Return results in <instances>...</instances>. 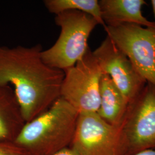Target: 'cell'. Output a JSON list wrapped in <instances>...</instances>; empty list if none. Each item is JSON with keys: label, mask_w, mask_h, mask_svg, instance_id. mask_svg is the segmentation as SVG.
Instances as JSON below:
<instances>
[{"label": "cell", "mask_w": 155, "mask_h": 155, "mask_svg": "<svg viewBox=\"0 0 155 155\" xmlns=\"http://www.w3.org/2000/svg\"><path fill=\"white\" fill-rule=\"evenodd\" d=\"M151 4H152L153 12L154 13V16L155 17V0H151Z\"/></svg>", "instance_id": "16"}, {"label": "cell", "mask_w": 155, "mask_h": 155, "mask_svg": "<svg viewBox=\"0 0 155 155\" xmlns=\"http://www.w3.org/2000/svg\"><path fill=\"white\" fill-rule=\"evenodd\" d=\"M0 155H29L15 142L0 141Z\"/></svg>", "instance_id": "13"}, {"label": "cell", "mask_w": 155, "mask_h": 155, "mask_svg": "<svg viewBox=\"0 0 155 155\" xmlns=\"http://www.w3.org/2000/svg\"><path fill=\"white\" fill-rule=\"evenodd\" d=\"M79 113L60 97L50 107L26 122L15 143L29 155H52L70 147Z\"/></svg>", "instance_id": "2"}, {"label": "cell", "mask_w": 155, "mask_h": 155, "mask_svg": "<svg viewBox=\"0 0 155 155\" xmlns=\"http://www.w3.org/2000/svg\"><path fill=\"white\" fill-rule=\"evenodd\" d=\"M1 46H0V49H1Z\"/></svg>", "instance_id": "17"}, {"label": "cell", "mask_w": 155, "mask_h": 155, "mask_svg": "<svg viewBox=\"0 0 155 155\" xmlns=\"http://www.w3.org/2000/svg\"><path fill=\"white\" fill-rule=\"evenodd\" d=\"M61 97L79 114L97 113L100 105V81L103 72L89 48L83 58L64 71Z\"/></svg>", "instance_id": "5"}, {"label": "cell", "mask_w": 155, "mask_h": 155, "mask_svg": "<svg viewBox=\"0 0 155 155\" xmlns=\"http://www.w3.org/2000/svg\"><path fill=\"white\" fill-rule=\"evenodd\" d=\"M44 4L48 11L56 15L69 11L83 12L94 17L104 28L105 27L98 0H45Z\"/></svg>", "instance_id": "12"}, {"label": "cell", "mask_w": 155, "mask_h": 155, "mask_svg": "<svg viewBox=\"0 0 155 155\" xmlns=\"http://www.w3.org/2000/svg\"><path fill=\"white\" fill-rule=\"evenodd\" d=\"M132 155H155V150L149 149L144 150Z\"/></svg>", "instance_id": "15"}, {"label": "cell", "mask_w": 155, "mask_h": 155, "mask_svg": "<svg viewBox=\"0 0 155 155\" xmlns=\"http://www.w3.org/2000/svg\"><path fill=\"white\" fill-rule=\"evenodd\" d=\"M93 54L102 72L111 78L129 104L147 83L108 36L93 51Z\"/></svg>", "instance_id": "8"}, {"label": "cell", "mask_w": 155, "mask_h": 155, "mask_svg": "<svg viewBox=\"0 0 155 155\" xmlns=\"http://www.w3.org/2000/svg\"><path fill=\"white\" fill-rule=\"evenodd\" d=\"M52 155H80L76 150L69 147L61 150Z\"/></svg>", "instance_id": "14"}, {"label": "cell", "mask_w": 155, "mask_h": 155, "mask_svg": "<svg viewBox=\"0 0 155 155\" xmlns=\"http://www.w3.org/2000/svg\"><path fill=\"white\" fill-rule=\"evenodd\" d=\"M55 21L61 28L60 35L54 45L42 51L41 56L48 66L64 71L86 54L89 37L99 24L91 16L77 11L59 13Z\"/></svg>", "instance_id": "3"}, {"label": "cell", "mask_w": 155, "mask_h": 155, "mask_svg": "<svg viewBox=\"0 0 155 155\" xmlns=\"http://www.w3.org/2000/svg\"><path fill=\"white\" fill-rule=\"evenodd\" d=\"M104 29L144 80L155 86V28L123 24Z\"/></svg>", "instance_id": "6"}, {"label": "cell", "mask_w": 155, "mask_h": 155, "mask_svg": "<svg viewBox=\"0 0 155 155\" xmlns=\"http://www.w3.org/2000/svg\"><path fill=\"white\" fill-rule=\"evenodd\" d=\"M146 4L144 0L99 1L102 18L106 26L133 24L155 28V21H150L143 15L142 8Z\"/></svg>", "instance_id": "9"}, {"label": "cell", "mask_w": 155, "mask_h": 155, "mask_svg": "<svg viewBox=\"0 0 155 155\" xmlns=\"http://www.w3.org/2000/svg\"><path fill=\"white\" fill-rule=\"evenodd\" d=\"M42 51L40 44L0 49V84L13 86L25 123L61 97L64 72L46 64Z\"/></svg>", "instance_id": "1"}, {"label": "cell", "mask_w": 155, "mask_h": 155, "mask_svg": "<svg viewBox=\"0 0 155 155\" xmlns=\"http://www.w3.org/2000/svg\"><path fill=\"white\" fill-rule=\"evenodd\" d=\"M100 105L98 114L106 122L120 126L127 111L129 102L106 74H102L100 87Z\"/></svg>", "instance_id": "11"}, {"label": "cell", "mask_w": 155, "mask_h": 155, "mask_svg": "<svg viewBox=\"0 0 155 155\" xmlns=\"http://www.w3.org/2000/svg\"><path fill=\"white\" fill-rule=\"evenodd\" d=\"M121 127L106 122L97 113L79 114L70 145L80 155H118Z\"/></svg>", "instance_id": "7"}, {"label": "cell", "mask_w": 155, "mask_h": 155, "mask_svg": "<svg viewBox=\"0 0 155 155\" xmlns=\"http://www.w3.org/2000/svg\"><path fill=\"white\" fill-rule=\"evenodd\" d=\"M120 127L118 155L155 150V86L147 82L129 104Z\"/></svg>", "instance_id": "4"}, {"label": "cell", "mask_w": 155, "mask_h": 155, "mask_svg": "<svg viewBox=\"0 0 155 155\" xmlns=\"http://www.w3.org/2000/svg\"><path fill=\"white\" fill-rule=\"evenodd\" d=\"M25 124L13 89L0 84V141L15 142Z\"/></svg>", "instance_id": "10"}]
</instances>
